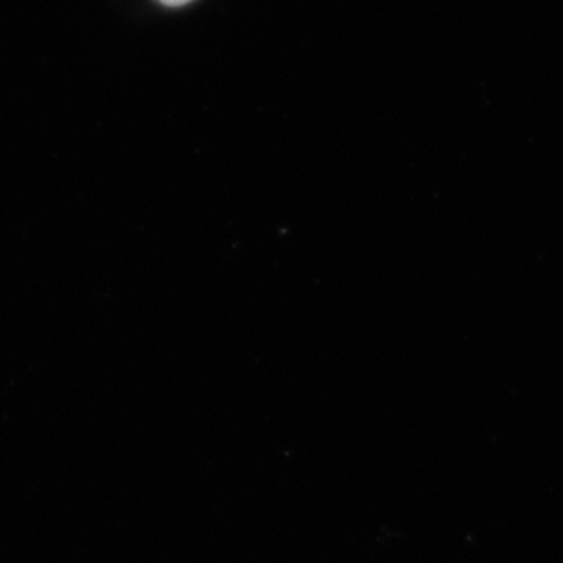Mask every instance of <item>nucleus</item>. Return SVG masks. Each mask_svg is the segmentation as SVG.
Returning <instances> with one entry per match:
<instances>
[{
    "label": "nucleus",
    "instance_id": "f257e3e1",
    "mask_svg": "<svg viewBox=\"0 0 563 563\" xmlns=\"http://www.w3.org/2000/svg\"><path fill=\"white\" fill-rule=\"evenodd\" d=\"M157 2L166 8H181V5L190 4L191 0H157Z\"/></svg>",
    "mask_w": 563,
    "mask_h": 563
}]
</instances>
